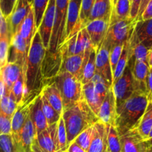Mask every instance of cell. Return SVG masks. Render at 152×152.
<instances>
[{
	"mask_svg": "<svg viewBox=\"0 0 152 152\" xmlns=\"http://www.w3.org/2000/svg\"><path fill=\"white\" fill-rule=\"evenodd\" d=\"M46 51L37 31L32 39L26 61L25 72L26 91L23 100L26 98L37 97L44 87L42 75V62Z\"/></svg>",
	"mask_w": 152,
	"mask_h": 152,
	"instance_id": "obj_1",
	"label": "cell"
},
{
	"mask_svg": "<svg viewBox=\"0 0 152 152\" xmlns=\"http://www.w3.org/2000/svg\"><path fill=\"white\" fill-rule=\"evenodd\" d=\"M148 104L145 93L136 90L132 96L116 110L114 127L119 137L137 128Z\"/></svg>",
	"mask_w": 152,
	"mask_h": 152,
	"instance_id": "obj_2",
	"label": "cell"
},
{
	"mask_svg": "<svg viewBox=\"0 0 152 152\" xmlns=\"http://www.w3.org/2000/svg\"><path fill=\"white\" fill-rule=\"evenodd\" d=\"M62 116L67 134V146L83 131L99 121L84 99L63 110Z\"/></svg>",
	"mask_w": 152,
	"mask_h": 152,
	"instance_id": "obj_3",
	"label": "cell"
},
{
	"mask_svg": "<svg viewBox=\"0 0 152 152\" xmlns=\"http://www.w3.org/2000/svg\"><path fill=\"white\" fill-rule=\"evenodd\" d=\"M53 82L56 84L61 93L64 109L84 99L82 83L70 73L67 72L59 73Z\"/></svg>",
	"mask_w": 152,
	"mask_h": 152,
	"instance_id": "obj_4",
	"label": "cell"
},
{
	"mask_svg": "<svg viewBox=\"0 0 152 152\" xmlns=\"http://www.w3.org/2000/svg\"><path fill=\"white\" fill-rule=\"evenodd\" d=\"M137 21L131 18L125 20H110V26L104 40L111 46L124 45L130 40Z\"/></svg>",
	"mask_w": 152,
	"mask_h": 152,
	"instance_id": "obj_5",
	"label": "cell"
},
{
	"mask_svg": "<svg viewBox=\"0 0 152 152\" xmlns=\"http://www.w3.org/2000/svg\"><path fill=\"white\" fill-rule=\"evenodd\" d=\"M112 89L116 98L117 110L136 91L135 82L129 66H127L120 78L113 83Z\"/></svg>",
	"mask_w": 152,
	"mask_h": 152,
	"instance_id": "obj_6",
	"label": "cell"
},
{
	"mask_svg": "<svg viewBox=\"0 0 152 152\" xmlns=\"http://www.w3.org/2000/svg\"><path fill=\"white\" fill-rule=\"evenodd\" d=\"M63 53L60 48L55 52H45L42 62V75L45 86L53 83L55 78L60 73L63 63Z\"/></svg>",
	"mask_w": 152,
	"mask_h": 152,
	"instance_id": "obj_7",
	"label": "cell"
},
{
	"mask_svg": "<svg viewBox=\"0 0 152 152\" xmlns=\"http://www.w3.org/2000/svg\"><path fill=\"white\" fill-rule=\"evenodd\" d=\"M28 51L29 49L24 39L19 34L18 32L16 33L11 40L8 52V62L20 65L23 69L24 75Z\"/></svg>",
	"mask_w": 152,
	"mask_h": 152,
	"instance_id": "obj_8",
	"label": "cell"
},
{
	"mask_svg": "<svg viewBox=\"0 0 152 152\" xmlns=\"http://www.w3.org/2000/svg\"><path fill=\"white\" fill-rule=\"evenodd\" d=\"M91 50L92 49L83 54L64 58L60 73L67 72L81 81L83 72L89 60Z\"/></svg>",
	"mask_w": 152,
	"mask_h": 152,
	"instance_id": "obj_9",
	"label": "cell"
},
{
	"mask_svg": "<svg viewBox=\"0 0 152 152\" xmlns=\"http://www.w3.org/2000/svg\"><path fill=\"white\" fill-rule=\"evenodd\" d=\"M82 0H69L66 22L64 43L81 29L80 26V11Z\"/></svg>",
	"mask_w": 152,
	"mask_h": 152,
	"instance_id": "obj_10",
	"label": "cell"
},
{
	"mask_svg": "<svg viewBox=\"0 0 152 152\" xmlns=\"http://www.w3.org/2000/svg\"><path fill=\"white\" fill-rule=\"evenodd\" d=\"M55 10H56L55 0H49L48 6L42 19L40 26L37 29L42 39L43 46L46 50H48L49 48V43H50L51 37H52L54 22H55Z\"/></svg>",
	"mask_w": 152,
	"mask_h": 152,
	"instance_id": "obj_11",
	"label": "cell"
},
{
	"mask_svg": "<svg viewBox=\"0 0 152 152\" xmlns=\"http://www.w3.org/2000/svg\"><path fill=\"white\" fill-rule=\"evenodd\" d=\"M31 7L32 5L29 3L28 0H17L12 13L6 18L8 31L11 38L17 33L22 23L28 15Z\"/></svg>",
	"mask_w": 152,
	"mask_h": 152,
	"instance_id": "obj_12",
	"label": "cell"
},
{
	"mask_svg": "<svg viewBox=\"0 0 152 152\" xmlns=\"http://www.w3.org/2000/svg\"><path fill=\"white\" fill-rule=\"evenodd\" d=\"M36 98L25 99L23 102L17 107V110L14 113L12 117V125H11V135L14 140H17V139L18 138L22 128L30 116L31 109Z\"/></svg>",
	"mask_w": 152,
	"mask_h": 152,
	"instance_id": "obj_13",
	"label": "cell"
},
{
	"mask_svg": "<svg viewBox=\"0 0 152 152\" xmlns=\"http://www.w3.org/2000/svg\"><path fill=\"white\" fill-rule=\"evenodd\" d=\"M111 45L106 40H104L99 50L96 52V73L103 76L110 86L113 84V73L110 63V52Z\"/></svg>",
	"mask_w": 152,
	"mask_h": 152,
	"instance_id": "obj_14",
	"label": "cell"
},
{
	"mask_svg": "<svg viewBox=\"0 0 152 152\" xmlns=\"http://www.w3.org/2000/svg\"><path fill=\"white\" fill-rule=\"evenodd\" d=\"M110 26V21L106 20H95L87 23L86 29L90 35V40L93 49L97 52L102 46L108 28Z\"/></svg>",
	"mask_w": 152,
	"mask_h": 152,
	"instance_id": "obj_15",
	"label": "cell"
},
{
	"mask_svg": "<svg viewBox=\"0 0 152 152\" xmlns=\"http://www.w3.org/2000/svg\"><path fill=\"white\" fill-rule=\"evenodd\" d=\"M122 152H145L147 141L142 138L137 128L131 130L120 136Z\"/></svg>",
	"mask_w": 152,
	"mask_h": 152,
	"instance_id": "obj_16",
	"label": "cell"
},
{
	"mask_svg": "<svg viewBox=\"0 0 152 152\" xmlns=\"http://www.w3.org/2000/svg\"><path fill=\"white\" fill-rule=\"evenodd\" d=\"M110 126L100 120L93 125V136L87 152H107V135Z\"/></svg>",
	"mask_w": 152,
	"mask_h": 152,
	"instance_id": "obj_17",
	"label": "cell"
},
{
	"mask_svg": "<svg viewBox=\"0 0 152 152\" xmlns=\"http://www.w3.org/2000/svg\"><path fill=\"white\" fill-rule=\"evenodd\" d=\"M116 115V98L112 87L108 90L104 99L99 110L98 118L104 124L107 125H114V121Z\"/></svg>",
	"mask_w": 152,
	"mask_h": 152,
	"instance_id": "obj_18",
	"label": "cell"
},
{
	"mask_svg": "<svg viewBox=\"0 0 152 152\" xmlns=\"http://www.w3.org/2000/svg\"><path fill=\"white\" fill-rule=\"evenodd\" d=\"M57 129L58 122L49 125L46 130L37 135L35 142L41 148L47 152H56L57 151Z\"/></svg>",
	"mask_w": 152,
	"mask_h": 152,
	"instance_id": "obj_19",
	"label": "cell"
},
{
	"mask_svg": "<svg viewBox=\"0 0 152 152\" xmlns=\"http://www.w3.org/2000/svg\"><path fill=\"white\" fill-rule=\"evenodd\" d=\"M128 65L131 69L133 78L135 82L136 90H140L145 93L146 78L150 69L148 63L141 61H128Z\"/></svg>",
	"mask_w": 152,
	"mask_h": 152,
	"instance_id": "obj_20",
	"label": "cell"
},
{
	"mask_svg": "<svg viewBox=\"0 0 152 152\" xmlns=\"http://www.w3.org/2000/svg\"><path fill=\"white\" fill-rule=\"evenodd\" d=\"M37 138V131L30 116L26 120L24 126L22 128L18 138L14 140L22 150L28 152L31 150V146Z\"/></svg>",
	"mask_w": 152,
	"mask_h": 152,
	"instance_id": "obj_21",
	"label": "cell"
},
{
	"mask_svg": "<svg viewBox=\"0 0 152 152\" xmlns=\"http://www.w3.org/2000/svg\"><path fill=\"white\" fill-rule=\"evenodd\" d=\"M133 34L149 50L152 47V18L137 21Z\"/></svg>",
	"mask_w": 152,
	"mask_h": 152,
	"instance_id": "obj_22",
	"label": "cell"
},
{
	"mask_svg": "<svg viewBox=\"0 0 152 152\" xmlns=\"http://www.w3.org/2000/svg\"><path fill=\"white\" fill-rule=\"evenodd\" d=\"M30 118L35 127L37 135L40 134L42 131L49 127L47 120L42 109L41 93L35 99L34 102L31 107L30 112Z\"/></svg>",
	"mask_w": 152,
	"mask_h": 152,
	"instance_id": "obj_23",
	"label": "cell"
},
{
	"mask_svg": "<svg viewBox=\"0 0 152 152\" xmlns=\"http://www.w3.org/2000/svg\"><path fill=\"white\" fill-rule=\"evenodd\" d=\"M23 72V70L22 67L14 63L8 62L0 69V73L8 93H11L14 83L17 81L20 75Z\"/></svg>",
	"mask_w": 152,
	"mask_h": 152,
	"instance_id": "obj_24",
	"label": "cell"
},
{
	"mask_svg": "<svg viewBox=\"0 0 152 152\" xmlns=\"http://www.w3.org/2000/svg\"><path fill=\"white\" fill-rule=\"evenodd\" d=\"M37 31L34 21V14L33 7H31L28 14L26 16L25 20L22 23L19 31L17 32L26 41L27 47L30 48L32 39L34 36L35 33Z\"/></svg>",
	"mask_w": 152,
	"mask_h": 152,
	"instance_id": "obj_25",
	"label": "cell"
},
{
	"mask_svg": "<svg viewBox=\"0 0 152 152\" xmlns=\"http://www.w3.org/2000/svg\"><path fill=\"white\" fill-rule=\"evenodd\" d=\"M112 8L111 0H96L90 11L88 23L99 19L110 21Z\"/></svg>",
	"mask_w": 152,
	"mask_h": 152,
	"instance_id": "obj_26",
	"label": "cell"
},
{
	"mask_svg": "<svg viewBox=\"0 0 152 152\" xmlns=\"http://www.w3.org/2000/svg\"><path fill=\"white\" fill-rule=\"evenodd\" d=\"M83 98L88 104L89 107L91 108L93 112L98 116L101 105L104 99L99 96L96 92L93 82L90 81L87 84H84L82 88Z\"/></svg>",
	"mask_w": 152,
	"mask_h": 152,
	"instance_id": "obj_27",
	"label": "cell"
},
{
	"mask_svg": "<svg viewBox=\"0 0 152 152\" xmlns=\"http://www.w3.org/2000/svg\"><path fill=\"white\" fill-rule=\"evenodd\" d=\"M48 102L59 114L62 115L64 105L61 93L55 83L45 86L41 92Z\"/></svg>",
	"mask_w": 152,
	"mask_h": 152,
	"instance_id": "obj_28",
	"label": "cell"
},
{
	"mask_svg": "<svg viewBox=\"0 0 152 152\" xmlns=\"http://www.w3.org/2000/svg\"><path fill=\"white\" fill-rule=\"evenodd\" d=\"M152 128V102H149L145 111L140 119L137 129L145 140H147Z\"/></svg>",
	"mask_w": 152,
	"mask_h": 152,
	"instance_id": "obj_29",
	"label": "cell"
},
{
	"mask_svg": "<svg viewBox=\"0 0 152 152\" xmlns=\"http://www.w3.org/2000/svg\"><path fill=\"white\" fill-rule=\"evenodd\" d=\"M131 2L129 0H117L112 8L110 20H125L131 18Z\"/></svg>",
	"mask_w": 152,
	"mask_h": 152,
	"instance_id": "obj_30",
	"label": "cell"
},
{
	"mask_svg": "<svg viewBox=\"0 0 152 152\" xmlns=\"http://www.w3.org/2000/svg\"><path fill=\"white\" fill-rule=\"evenodd\" d=\"M93 49L90 35L86 28L81 29L77 34L76 40V55L84 53L87 51Z\"/></svg>",
	"mask_w": 152,
	"mask_h": 152,
	"instance_id": "obj_31",
	"label": "cell"
},
{
	"mask_svg": "<svg viewBox=\"0 0 152 152\" xmlns=\"http://www.w3.org/2000/svg\"><path fill=\"white\" fill-rule=\"evenodd\" d=\"M57 141H58V145H57L56 152H67L68 146H67L66 130L62 115L58 122Z\"/></svg>",
	"mask_w": 152,
	"mask_h": 152,
	"instance_id": "obj_32",
	"label": "cell"
},
{
	"mask_svg": "<svg viewBox=\"0 0 152 152\" xmlns=\"http://www.w3.org/2000/svg\"><path fill=\"white\" fill-rule=\"evenodd\" d=\"M96 50L94 49H92L90 57H89V60L86 64L85 67H84V72H83L82 80H81V83H82L83 85L90 82L92 78H93L94 75L96 74Z\"/></svg>",
	"mask_w": 152,
	"mask_h": 152,
	"instance_id": "obj_33",
	"label": "cell"
},
{
	"mask_svg": "<svg viewBox=\"0 0 152 152\" xmlns=\"http://www.w3.org/2000/svg\"><path fill=\"white\" fill-rule=\"evenodd\" d=\"M128 59H129V55H128V41L124 45L123 50H122V55L120 58L117 63L115 71L113 74V83L117 81L121 76L123 74L125 68L128 66Z\"/></svg>",
	"mask_w": 152,
	"mask_h": 152,
	"instance_id": "obj_34",
	"label": "cell"
},
{
	"mask_svg": "<svg viewBox=\"0 0 152 152\" xmlns=\"http://www.w3.org/2000/svg\"><path fill=\"white\" fill-rule=\"evenodd\" d=\"M18 104L11 93L5 95L0 100V111L8 116L12 118L17 109Z\"/></svg>",
	"mask_w": 152,
	"mask_h": 152,
	"instance_id": "obj_35",
	"label": "cell"
},
{
	"mask_svg": "<svg viewBox=\"0 0 152 152\" xmlns=\"http://www.w3.org/2000/svg\"><path fill=\"white\" fill-rule=\"evenodd\" d=\"M41 99H42V109L44 113L46 119L47 120L49 125H53V124L57 123L59 121L61 115L58 113L53 107L49 104L47 99H46L44 96L41 93Z\"/></svg>",
	"mask_w": 152,
	"mask_h": 152,
	"instance_id": "obj_36",
	"label": "cell"
},
{
	"mask_svg": "<svg viewBox=\"0 0 152 152\" xmlns=\"http://www.w3.org/2000/svg\"><path fill=\"white\" fill-rule=\"evenodd\" d=\"M11 40V37L9 33L0 34V69L8 62V52Z\"/></svg>",
	"mask_w": 152,
	"mask_h": 152,
	"instance_id": "obj_37",
	"label": "cell"
},
{
	"mask_svg": "<svg viewBox=\"0 0 152 152\" xmlns=\"http://www.w3.org/2000/svg\"><path fill=\"white\" fill-rule=\"evenodd\" d=\"M107 152H122L120 137L114 125H110L108 131Z\"/></svg>",
	"mask_w": 152,
	"mask_h": 152,
	"instance_id": "obj_38",
	"label": "cell"
},
{
	"mask_svg": "<svg viewBox=\"0 0 152 152\" xmlns=\"http://www.w3.org/2000/svg\"><path fill=\"white\" fill-rule=\"evenodd\" d=\"M25 91H26V82H25V75L23 72L20 75L17 81L14 83L11 92L13 97L14 98V100L16 101L18 105H20L23 102L25 96Z\"/></svg>",
	"mask_w": 152,
	"mask_h": 152,
	"instance_id": "obj_39",
	"label": "cell"
},
{
	"mask_svg": "<svg viewBox=\"0 0 152 152\" xmlns=\"http://www.w3.org/2000/svg\"><path fill=\"white\" fill-rule=\"evenodd\" d=\"M24 151L14 140L11 134L0 136V152Z\"/></svg>",
	"mask_w": 152,
	"mask_h": 152,
	"instance_id": "obj_40",
	"label": "cell"
},
{
	"mask_svg": "<svg viewBox=\"0 0 152 152\" xmlns=\"http://www.w3.org/2000/svg\"><path fill=\"white\" fill-rule=\"evenodd\" d=\"M49 2V0H33L32 7L34 14V21L37 29H38L39 26H40Z\"/></svg>",
	"mask_w": 152,
	"mask_h": 152,
	"instance_id": "obj_41",
	"label": "cell"
},
{
	"mask_svg": "<svg viewBox=\"0 0 152 152\" xmlns=\"http://www.w3.org/2000/svg\"><path fill=\"white\" fill-rule=\"evenodd\" d=\"M90 81L93 82V85H94L95 90H96V93L99 96H102L103 99H104L108 90H110V88L112 86H110L108 84V82L104 79L103 76H102L100 74L96 72Z\"/></svg>",
	"mask_w": 152,
	"mask_h": 152,
	"instance_id": "obj_42",
	"label": "cell"
},
{
	"mask_svg": "<svg viewBox=\"0 0 152 152\" xmlns=\"http://www.w3.org/2000/svg\"><path fill=\"white\" fill-rule=\"evenodd\" d=\"M96 0H82L80 11V26L81 29L86 27L88 23L89 17L93 5Z\"/></svg>",
	"mask_w": 152,
	"mask_h": 152,
	"instance_id": "obj_43",
	"label": "cell"
},
{
	"mask_svg": "<svg viewBox=\"0 0 152 152\" xmlns=\"http://www.w3.org/2000/svg\"><path fill=\"white\" fill-rule=\"evenodd\" d=\"M93 126L83 131L74 140L77 144L79 145L87 152L90 147V142H91L92 136H93Z\"/></svg>",
	"mask_w": 152,
	"mask_h": 152,
	"instance_id": "obj_44",
	"label": "cell"
},
{
	"mask_svg": "<svg viewBox=\"0 0 152 152\" xmlns=\"http://www.w3.org/2000/svg\"><path fill=\"white\" fill-rule=\"evenodd\" d=\"M124 45H114V46H111L110 52V67L113 74L115 71L118 61L122 55Z\"/></svg>",
	"mask_w": 152,
	"mask_h": 152,
	"instance_id": "obj_45",
	"label": "cell"
},
{
	"mask_svg": "<svg viewBox=\"0 0 152 152\" xmlns=\"http://www.w3.org/2000/svg\"><path fill=\"white\" fill-rule=\"evenodd\" d=\"M12 118L0 111V136L11 134Z\"/></svg>",
	"mask_w": 152,
	"mask_h": 152,
	"instance_id": "obj_46",
	"label": "cell"
},
{
	"mask_svg": "<svg viewBox=\"0 0 152 152\" xmlns=\"http://www.w3.org/2000/svg\"><path fill=\"white\" fill-rule=\"evenodd\" d=\"M17 2V0H0V8L5 19L11 15Z\"/></svg>",
	"mask_w": 152,
	"mask_h": 152,
	"instance_id": "obj_47",
	"label": "cell"
},
{
	"mask_svg": "<svg viewBox=\"0 0 152 152\" xmlns=\"http://www.w3.org/2000/svg\"><path fill=\"white\" fill-rule=\"evenodd\" d=\"M145 93L148 102H152V68H150L149 69L146 78Z\"/></svg>",
	"mask_w": 152,
	"mask_h": 152,
	"instance_id": "obj_48",
	"label": "cell"
},
{
	"mask_svg": "<svg viewBox=\"0 0 152 152\" xmlns=\"http://www.w3.org/2000/svg\"><path fill=\"white\" fill-rule=\"evenodd\" d=\"M142 0H132L131 4V12H130V17L133 20L137 21V16H138L139 10H140V4Z\"/></svg>",
	"mask_w": 152,
	"mask_h": 152,
	"instance_id": "obj_49",
	"label": "cell"
},
{
	"mask_svg": "<svg viewBox=\"0 0 152 152\" xmlns=\"http://www.w3.org/2000/svg\"><path fill=\"white\" fill-rule=\"evenodd\" d=\"M152 18V0H150L148 4L146 6L144 12H143L141 18L139 21L140 20H148V19Z\"/></svg>",
	"mask_w": 152,
	"mask_h": 152,
	"instance_id": "obj_50",
	"label": "cell"
},
{
	"mask_svg": "<svg viewBox=\"0 0 152 152\" xmlns=\"http://www.w3.org/2000/svg\"><path fill=\"white\" fill-rule=\"evenodd\" d=\"M67 152H87L83 149L79 145H78L75 141L71 142L67 148Z\"/></svg>",
	"mask_w": 152,
	"mask_h": 152,
	"instance_id": "obj_51",
	"label": "cell"
},
{
	"mask_svg": "<svg viewBox=\"0 0 152 152\" xmlns=\"http://www.w3.org/2000/svg\"><path fill=\"white\" fill-rule=\"evenodd\" d=\"M8 93H8V90H7L6 86H5L3 79H2L1 73H0V100H1L5 95L8 94Z\"/></svg>",
	"mask_w": 152,
	"mask_h": 152,
	"instance_id": "obj_52",
	"label": "cell"
},
{
	"mask_svg": "<svg viewBox=\"0 0 152 152\" xmlns=\"http://www.w3.org/2000/svg\"><path fill=\"white\" fill-rule=\"evenodd\" d=\"M149 1L150 0H142L141 1V4H140V10H139V13H138V16H137V22L139 21L141 18L143 12H144L146 6L148 4Z\"/></svg>",
	"mask_w": 152,
	"mask_h": 152,
	"instance_id": "obj_53",
	"label": "cell"
},
{
	"mask_svg": "<svg viewBox=\"0 0 152 152\" xmlns=\"http://www.w3.org/2000/svg\"><path fill=\"white\" fill-rule=\"evenodd\" d=\"M31 150L33 151L34 152H47V151H46L45 150H43V148H41L40 146L38 145L37 144L36 142H35V140L31 146Z\"/></svg>",
	"mask_w": 152,
	"mask_h": 152,
	"instance_id": "obj_54",
	"label": "cell"
},
{
	"mask_svg": "<svg viewBox=\"0 0 152 152\" xmlns=\"http://www.w3.org/2000/svg\"><path fill=\"white\" fill-rule=\"evenodd\" d=\"M147 63L148 64V66L152 68V47L148 50L147 55Z\"/></svg>",
	"mask_w": 152,
	"mask_h": 152,
	"instance_id": "obj_55",
	"label": "cell"
},
{
	"mask_svg": "<svg viewBox=\"0 0 152 152\" xmlns=\"http://www.w3.org/2000/svg\"><path fill=\"white\" fill-rule=\"evenodd\" d=\"M145 152H152V145H148L147 149H146Z\"/></svg>",
	"mask_w": 152,
	"mask_h": 152,
	"instance_id": "obj_56",
	"label": "cell"
},
{
	"mask_svg": "<svg viewBox=\"0 0 152 152\" xmlns=\"http://www.w3.org/2000/svg\"><path fill=\"white\" fill-rule=\"evenodd\" d=\"M151 138H152V128H151V130L150 133H149L148 137L147 140H150V139H151Z\"/></svg>",
	"mask_w": 152,
	"mask_h": 152,
	"instance_id": "obj_57",
	"label": "cell"
},
{
	"mask_svg": "<svg viewBox=\"0 0 152 152\" xmlns=\"http://www.w3.org/2000/svg\"><path fill=\"white\" fill-rule=\"evenodd\" d=\"M116 2H117V0H111V2H112V6L113 7L114 5H115V4L116 3Z\"/></svg>",
	"mask_w": 152,
	"mask_h": 152,
	"instance_id": "obj_58",
	"label": "cell"
},
{
	"mask_svg": "<svg viewBox=\"0 0 152 152\" xmlns=\"http://www.w3.org/2000/svg\"><path fill=\"white\" fill-rule=\"evenodd\" d=\"M146 141H147L148 144H149V145H152V138H151V139H150V140H146Z\"/></svg>",
	"mask_w": 152,
	"mask_h": 152,
	"instance_id": "obj_59",
	"label": "cell"
},
{
	"mask_svg": "<svg viewBox=\"0 0 152 152\" xmlns=\"http://www.w3.org/2000/svg\"><path fill=\"white\" fill-rule=\"evenodd\" d=\"M28 2L31 5H32V3H33V0H28Z\"/></svg>",
	"mask_w": 152,
	"mask_h": 152,
	"instance_id": "obj_60",
	"label": "cell"
},
{
	"mask_svg": "<svg viewBox=\"0 0 152 152\" xmlns=\"http://www.w3.org/2000/svg\"><path fill=\"white\" fill-rule=\"evenodd\" d=\"M28 152H34V151L32 150H31V151H28Z\"/></svg>",
	"mask_w": 152,
	"mask_h": 152,
	"instance_id": "obj_61",
	"label": "cell"
},
{
	"mask_svg": "<svg viewBox=\"0 0 152 152\" xmlns=\"http://www.w3.org/2000/svg\"><path fill=\"white\" fill-rule=\"evenodd\" d=\"M130 1V2H131H131H132V0H129Z\"/></svg>",
	"mask_w": 152,
	"mask_h": 152,
	"instance_id": "obj_62",
	"label": "cell"
},
{
	"mask_svg": "<svg viewBox=\"0 0 152 152\" xmlns=\"http://www.w3.org/2000/svg\"><path fill=\"white\" fill-rule=\"evenodd\" d=\"M23 152H25V151H23Z\"/></svg>",
	"mask_w": 152,
	"mask_h": 152,
	"instance_id": "obj_63",
	"label": "cell"
}]
</instances>
